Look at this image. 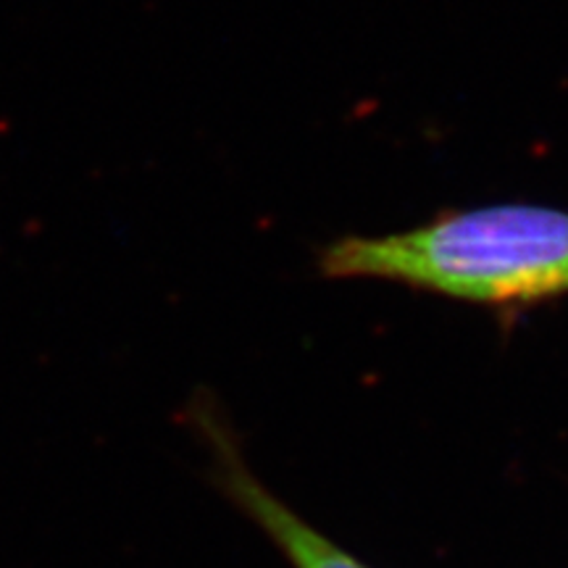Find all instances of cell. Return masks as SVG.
<instances>
[{"label":"cell","instance_id":"1","mask_svg":"<svg viewBox=\"0 0 568 568\" xmlns=\"http://www.w3.org/2000/svg\"><path fill=\"white\" fill-rule=\"evenodd\" d=\"M329 280H382L450 301L516 311L568 295V211L535 203L447 209L414 230L326 243Z\"/></svg>","mask_w":568,"mask_h":568},{"label":"cell","instance_id":"2","mask_svg":"<svg viewBox=\"0 0 568 568\" xmlns=\"http://www.w3.org/2000/svg\"><path fill=\"white\" fill-rule=\"evenodd\" d=\"M193 418L213 453L219 487L251 521L258 524L261 531H266V537L284 552L290 564L295 568H368L322 531H316L308 521H303L295 510H290L280 497L261 485L232 439L230 426L222 416H216L209 403H195Z\"/></svg>","mask_w":568,"mask_h":568}]
</instances>
